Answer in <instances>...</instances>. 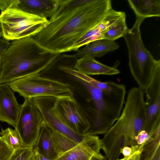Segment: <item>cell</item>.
I'll return each instance as SVG.
<instances>
[{"label": "cell", "mask_w": 160, "mask_h": 160, "mask_svg": "<svg viewBox=\"0 0 160 160\" xmlns=\"http://www.w3.org/2000/svg\"><path fill=\"white\" fill-rule=\"evenodd\" d=\"M42 116L32 98L25 99L15 129L19 134L22 146L33 147L43 123Z\"/></svg>", "instance_id": "cell-8"}, {"label": "cell", "mask_w": 160, "mask_h": 160, "mask_svg": "<svg viewBox=\"0 0 160 160\" xmlns=\"http://www.w3.org/2000/svg\"><path fill=\"white\" fill-rule=\"evenodd\" d=\"M61 0H18L16 7L27 13L45 18L57 11Z\"/></svg>", "instance_id": "cell-15"}, {"label": "cell", "mask_w": 160, "mask_h": 160, "mask_svg": "<svg viewBox=\"0 0 160 160\" xmlns=\"http://www.w3.org/2000/svg\"><path fill=\"white\" fill-rule=\"evenodd\" d=\"M48 19L24 12L16 7L11 8L0 15L3 38L15 40L31 37L39 32Z\"/></svg>", "instance_id": "cell-6"}, {"label": "cell", "mask_w": 160, "mask_h": 160, "mask_svg": "<svg viewBox=\"0 0 160 160\" xmlns=\"http://www.w3.org/2000/svg\"><path fill=\"white\" fill-rule=\"evenodd\" d=\"M119 48L118 43L114 41L106 39H99L93 41L83 48L79 49L76 53L66 57L75 58L88 56L94 58L102 57L109 52H112Z\"/></svg>", "instance_id": "cell-16"}, {"label": "cell", "mask_w": 160, "mask_h": 160, "mask_svg": "<svg viewBox=\"0 0 160 160\" xmlns=\"http://www.w3.org/2000/svg\"><path fill=\"white\" fill-rule=\"evenodd\" d=\"M60 69L73 77L78 78L87 82L104 92L112 93L126 92V87L124 84L109 81H100L69 67L61 66Z\"/></svg>", "instance_id": "cell-18"}, {"label": "cell", "mask_w": 160, "mask_h": 160, "mask_svg": "<svg viewBox=\"0 0 160 160\" xmlns=\"http://www.w3.org/2000/svg\"><path fill=\"white\" fill-rule=\"evenodd\" d=\"M101 141L99 137L87 134L82 142L54 160H89L93 157L98 160H107L101 153Z\"/></svg>", "instance_id": "cell-12"}, {"label": "cell", "mask_w": 160, "mask_h": 160, "mask_svg": "<svg viewBox=\"0 0 160 160\" xmlns=\"http://www.w3.org/2000/svg\"><path fill=\"white\" fill-rule=\"evenodd\" d=\"M73 77L82 85L90 99L91 105L87 114L90 126L86 134H104L119 117L126 92L107 93L79 78Z\"/></svg>", "instance_id": "cell-3"}, {"label": "cell", "mask_w": 160, "mask_h": 160, "mask_svg": "<svg viewBox=\"0 0 160 160\" xmlns=\"http://www.w3.org/2000/svg\"><path fill=\"white\" fill-rule=\"evenodd\" d=\"M55 106L62 121L74 132L86 133L90 124L85 112L74 98H57Z\"/></svg>", "instance_id": "cell-10"}, {"label": "cell", "mask_w": 160, "mask_h": 160, "mask_svg": "<svg viewBox=\"0 0 160 160\" xmlns=\"http://www.w3.org/2000/svg\"><path fill=\"white\" fill-rule=\"evenodd\" d=\"M33 152L34 160H51L34 149Z\"/></svg>", "instance_id": "cell-30"}, {"label": "cell", "mask_w": 160, "mask_h": 160, "mask_svg": "<svg viewBox=\"0 0 160 160\" xmlns=\"http://www.w3.org/2000/svg\"><path fill=\"white\" fill-rule=\"evenodd\" d=\"M145 18L136 17L131 29H128L123 37L127 46L129 66L134 79L143 90L153 75L160 69V60H157L145 47L142 39L140 26Z\"/></svg>", "instance_id": "cell-4"}, {"label": "cell", "mask_w": 160, "mask_h": 160, "mask_svg": "<svg viewBox=\"0 0 160 160\" xmlns=\"http://www.w3.org/2000/svg\"><path fill=\"white\" fill-rule=\"evenodd\" d=\"M143 92L146 112L143 130L149 134L160 127V69L154 73Z\"/></svg>", "instance_id": "cell-11"}, {"label": "cell", "mask_w": 160, "mask_h": 160, "mask_svg": "<svg viewBox=\"0 0 160 160\" xmlns=\"http://www.w3.org/2000/svg\"></svg>", "instance_id": "cell-35"}, {"label": "cell", "mask_w": 160, "mask_h": 160, "mask_svg": "<svg viewBox=\"0 0 160 160\" xmlns=\"http://www.w3.org/2000/svg\"><path fill=\"white\" fill-rule=\"evenodd\" d=\"M56 98L50 96L36 97L32 101L40 112L43 119L42 125L52 130L57 131L79 144L85 138L87 134L78 133L68 127L61 118L55 106Z\"/></svg>", "instance_id": "cell-9"}, {"label": "cell", "mask_w": 160, "mask_h": 160, "mask_svg": "<svg viewBox=\"0 0 160 160\" xmlns=\"http://www.w3.org/2000/svg\"><path fill=\"white\" fill-rule=\"evenodd\" d=\"M7 84L13 92L25 99L44 96L58 99L73 97L74 89L72 85L39 74L28 75Z\"/></svg>", "instance_id": "cell-5"}, {"label": "cell", "mask_w": 160, "mask_h": 160, "mask_svg": "<svg viewBox=\"0 0 160 160\" xmlns=\"http://www.w3.org/2000/svg\"><path fill=\"white\" fill-rule=\"evenodd\" d=\"M3 36L2 32L1 25L0 24V38Z\"/></svg>", "instance_id": "cell-33"}, {"label": "cell", "mask_w": 160, "mask_h": 160, "mask_svg": "<svg viewBox=\"0 0 160 160\" xmlns=\"http://www.w3.org/2000/svg\"><path fill=\"white\" fill-rule=\"evenodd\" d=\"M139 149V160H160V137L148 139Z\"/></svg>", "instance_id": "cell-21"}, {"label": "cell", "mask_w": 160, "mask_h": 160, "mask_svg": "<svg viewBox=\"0 0 160 160\" xmlns=\"http://www.w3.org/2000/svg\"><path fill=\"white\" fill-rule=\"evenodd\" d=\"M126 16L124 17L118 22L105 31L101 35L99 39L114 40L123 37L128 29L126 21Z\"/></svg>", "instance_id": "cell-23"}, {"label": "cell", "mask_w": 160, "mask_h": 160, "mask_svg": "<svg viewBox=\"0 0 160 160\" xmlns=\"http://www.w3.org/2000/svg\"><path fill=\"white\" fill-rule=\"evenodd\" d=\"M144 96L143 90L139 87L130 89L121 114L111 128L128 135L135 140L138 134L144 130L146 122Z\"/></svg>", "instance_id": "cell-7"}, {"label": "cell", "mask_w": 160, "mask_h": 160, "mask_svg": "<svg viewBox=\"0 0 160 160\" xmlns=\"http://www.w3.org/2000/svg\"><path fill=\"white\" fill-rule=\"evenodd\" d=\"M136 17L144 18L160 16V0H128Z\"/></svg>", "instance_id": "cell-20"}, {"label": "cell", "mask_w": 160, "mask_h": 160, "mask_svg": "<svg viewBox=\"0 0 160 160\" xmlns=\"http://www.w3.org/2000/svg\"><path fill=\"white\" fill-rule=\"evenodd\" d=\"M0 135L6 142L14 150L22 146L20 137L17 131L10 128L1 129Z\"/></svg>", "instance_id": "cell-24"}, {"label": "cell", "mask_w": 160, "mask_h": 160, "mask_svg": "<svg viewBox=\"0 0 160 160\" xmlns=\"http://www.w3.org/2000/svg\"><path fill=\"white\" fill-rule=\"evenodd\" d=\"M14 150L0 136V160H6L11 156Z\"/></svg>", "instance_id": "cell-26"}, {"label": "cell", "mask_w": 160, "mask_h": 160, "mask_svg": "<svg viewBox=\"0 0 160 160\" xmlns=\"http://www.w3.org/2000/svg\"><path fill=\"white\" fill-rule=\"evenodd\" d=\"M52 136L54 149L58 156L79 144L56 131H52Z\"/></svg>", "instance_id": "cell-22"}, {"label": "cell", "mask_w": 160, "mask_h": 160, "mask_svg": "<svg viewBox=\"0 0 160 160\" xmlns=\"http://www.w3.org/2000/svg\"><path fill=\"white\" fill-rule=\"evenodd\" d=\"M141 149L135 148L131 155L128 160H139Z\"/></svg>", "instance_id": "cell-31"}, {"label": "cell", "mask_w": 160, "mask_h": 160, "mask_svg": "<svg viewBox=\"0 0 160 160\" xmlns=\"http://www.w3.org/2000/svg\"><path fill=\"white\" fill-rule=\"evenodd\" d=\"M137 145L130 146H126L123 148L121 151L124 157H126L130 155L134 149Z\"/></svg>", "instance_id": "cell-29"}, {"label": "cell", "mask_w": 160, "mask_h": 160, "mask_svg": "<svg viewBox=\"0 0 160 160\" xmlns=\"http://www.w3.org/2000/svg\"><path fill=\"white\" fill-rule=\"evenodd\" d=\"M76 70L85 75H111L120 73L117 69L103 64L94 58L88 56L77 59L74 65Z\"/></svg>", "instance_id": "cell-17"}, {"label": "cell", "mask_w": 160, "mask_h": 160, "mask_svg": "<svg viewBox=\"0 0 160 160\" xmlns=\"http://www.w3.org/2000/svg\"><path fill=\"white\" fill-rule=\"evenodd\" d=\"M18 0H0V10L1 12L12 7H16Z\"/></svg>", "instance_id": "cell-27"}, {"label": "cell", "mask_w": 160, "mask_h": 160, "mask_svg": "<svg viewBox=\"0 0 160 160\" xmlns=\"http://www.w3.org/2000/svg\"><path fill=\"white\" fill-rule=\"evenodd\" d=\"M52 131L42 125L37 140L33 149L51 160L58 156L56 152L52 139Z\"/></svg>", "instance_id": "cell-19"}, {"label": "cell", "mask_w": 160, "mask_h": 160, "mask_svg": "<svg viewBox=\"0 0 160 160\" xmlns=\"http://www.w3.org/2000/svg\"><path fill=\"white\" fill-rule=\"evenodd\" d=\"M60 54L43 48L32 37L13 41L0 59V84L32 74L41 75Z\"/></svg>", "instance_id": "cell-2"}, {"label": "cell", "mask_w": 160, "mask_h": 160, "mask_svg": "<svg viewBox=\"0 0 160 160\" xmlns=\"http://www.w3.org/2000/svg\"><path fill=\"white\" fill-rule=\"evenodd\" d=\"M21 107L8 84H0V121L14 128Z\"/></svg>", "instance_id": "cell-14"}, {"label": "cell", "mask_w": 160, "mask_h": 160, "mask_svg": "<svg viewBox=\"0 0 160 160\" xmlns=\"http://www.w3.org/2000/svg\"><path fill=\"white\" fill-rule=\"evenodd\" d=\"M11 43L3 38H0V59L10 46Z\"/></svg>", "instance_id": "cell-28"}, {"label": "cell", "mask_w": 160, "mask_h": 160, "mask_svg": "<svg viewBox=\"0 0 160 160\" xmlns=\"http://www.w3.org/2000/svg\"><path fill=\"white\" fill-rule=\"evenodd\" d=\"M112 9L110 0H91L69 10L59 7L43 28L31 37L51 52L61 54L72 51L78 41Z\"/></svg>", "instance_id": "cell-1"}, {"label": "cell", "mask_w": 160, "mask_h": 160, "mask_svg": "<svg viewBox=\"0 0 160 160\" xmlns=\"http://www.w3.org/2000/svg\"><path fill=\"white\" fill-rule=\"evenodd\" d=\"M89 160H98L95 157H93L90 158Z\"/></svg>", "instance_id": "cell-34"}, {"label": "cell", "mask_w": 160, "mask_h": 160, "mask_svg": "<svg viewBox=\"0 0 160 160\" xmlns=\"http://www.w3.org/2000/svg\"><path fill=\"white\" fill-rule=\"evenodd\" d=\"M131 154L130 155H129V156H128L126 157H124L123 158H122V159H118L117 160H128V159H129V158H130V157L131 156Z\"/></svg>", "instance_id": "cell-32"}, {"label": "cell", "mask_w": 160, "mask_h": 160, "mask_svg": "<svg viewBox=\"0 0 160 160\" xmlns=\"http://www.w3.org/2000/svg\"><path fill=\"white\" fill-rule=\"evenodd\" d=\"M101 141L102 149L108 160L118 159L123 148L136 145L134 140L128 135L110 129Z\"/></svg>", "instance_id": "cell-13"}, {"label": "cell", "mask_w": 160, "mask_h": 160, "mask_svg": "<svg viewBox=\"0 0 160 160\" xmlns=\"http://www.w3.org/2000/svg\"><path fill=\"white\" fill-rule=\"evenodd\" d=\"M33 156V147L21 146L14 149L6 160H34Z\"/></svg>", "instance_id": "cell-25"}]
</instances>
